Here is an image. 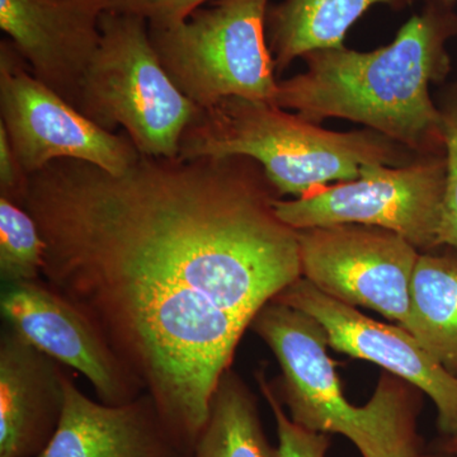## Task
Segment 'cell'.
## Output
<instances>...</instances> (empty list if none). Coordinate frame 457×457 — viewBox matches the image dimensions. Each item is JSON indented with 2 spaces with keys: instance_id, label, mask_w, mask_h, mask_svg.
<instances>
[{
  "instance_id": "44dd1931",
  "label": "cell",
  "mask_w": 457,
  "mask_h": 457,
  "mask_svg": "<svg viewBox=\"0 0 457 457\" xmlns=\"http://www.w3.org/2000/svg\"><path fill=\"white\" fill-rule=\"evenodd\" d=\"M209 0H111L110 11L135 14L149 23H173L187 20Z\"/></svg>"
},
{
  "instance_id": "cb8c5ba5",
  "label": "cell",
  "mask_w": 457,
  "mask_h": 457,
  "mask_svg": "<svg viewBox=\"0 0 457 457\" xmlns=\"http://www.w3.org/2000/svg\"><path fill=\"white\" fill-rule=\"evenodd\" d=\"M416 457H455V456H451V455H449V453H442V451H441L440 455H427V453H420V455H417Z\"/></svg>"
},
{
  "instance_id": "603a6c76",
  "label": "cell",
  "mask_w": 457,
  "mask_h": 457,
  "mask_svg": "<svg viewBox=\"0 0 457 457\" xmlns=\"http://www.w3.org/2000/svg\"><path fill=\"white\" fill-rule=\"evenodd\" d=\"M442 453H449L451 456L457 457V437L446 438V441L442 444Z\"/></svg>"
},
{
  "instance_id": "7402d4cb",
  "label": "cell",
  "mask_w": 457,
  "mask_h": 457,
  "mask_svg": "<svg viewBox=\"0 0 457 457\" xmlns=\"http://www.w3.org/2000/svg\"><path fill=\"white\" fill-rule=\"evenodd\" d=\"M29 179L12 146L4 125L0 123V197L22 206Z\"/></svg>"
},
{
  "instance_id": "ac0fdd59",
  "label": "cell",
  "mask_w": 457,
  "mask_h": 457,
  "mask_svg": "<svg viewBox=\"0 0 457 457\" xmlns=\"http://www.w3.org/2000/svg\"><path fill=\"white\" fill-rule=\"evenodd\" d=\"M45 242L25 207L0 197V278L3 284L40 281Z\"/></svg>"
},
{
  "instance_id": "5b68a950",
  "label": "cell",
  "mask_w": 457,
  "mask_h": 457,
  "mask_svg": "<svg viewBox=\"0 0 457 457\" xmlns=\"http://www.w3.org/2000/svg\"><path fill=\"white\" fill-rule=\"evenodd\" d=\"M102 40L84 78L79 111L99 128H122L140 154L177 158L183 132L200 111L165 71L149 23L108 11Z\"/></svg>"
},
{
  "instance_id": "7c38bea8",
  "label": "cell",
  "mask_w": 457,
  "mask_h": 457,
  "mask_svg": "<svg viewBox=\"0 0 457 457\" xmlns=\"http://www.w3.org/2000/svg\"><path fill=\"white\" fill-rule=\"evenodd\" d=\"M111 0H0V29L36 79L79 111Z\"/></svg>"
},
{
  "instance_id": "2e32d148",
  "label": "cell",
  "mask_w": 457,
  "mask_h": 457,
  "mask_svg": "<svg viewBox=\"0 0 457 457\" xmlns=\"http://www.w3.org/2000/svg\"><path fill=\"white\" fill-rule=\"evenodd\" d=\"M405 329L457 376V257L420 254Z\"/></svg>"
},
{
  "instance_id": "3957f363",
  "label": "cell",
  "mask_w": 457,
  "mask_h": 457,
  "mask_svg": "<svg viewBox=\"0 0 457 457\" xmlns=\"http://www.w3.org/2000/svg\"><path fill=\"white\" fill-rule=\"evenodd\" d=\"M420 155L370 129L330 131L270 102L228 97L200 108L177 158L246 156L262 165L279 196L300 198L356 179L363 165L398 167Z\"/></svg>"
},
{
  "instance_id": "4fadbf2b",
  "label": "cell",
  "mask_w": 457,
  "mask_h": 457,
  "mask_svg": "<svg viewBox=\"0 0 457 457\" xmlns=\"http://www.w3.org/2000/svg\"><path fill=\"white\" fill-rule=\"evenodd\" d=\"M62 420L36 457H189L147 393L123 405L90 399L64 376Z\"/></svg>"
},
{
  "instance_id": "52a82bcc",
  "label": "cell",
  "mask_w": 457,
  "mask_h": 457,
  "mask_svg": "<svg viewBox=\"0 0 457 457\" xmlns=\"http://www.w3.org/2000/svg\"><path fill=\"white\" fill-rule=\"evenodd\" d=\"M446 185L444 154H422L405 165L366 164L356 179L295 200L275 201L279 220L295 230L360 224L394 231L418 251L440 245Z\"/></svg>"
},
{
  "instance_id": "e0dca14e",
  "label": "cell",
  "mask_w": 457,
  "mask_h": 457,
  "mask_svg": "<svg viewBox=\"0 0 457 457\" xmlns=\"http://www.w3.org/2000/svg\"><path fill=\"white\" fill-rule=\"evenodd\" d=\"M189 457H278L267 440L257 403L234 372L222 375L209 420Z\"/></svg>"
},
{
  "instance_id": "5bb4252c",
  "label": "cell",
  "mask_w": 457,
  "mask_h": 457,
  "mask_svg": "<svg viewBox=\"0 0 457 457\" xmlns=\"http://www.w3.org/2000/svg\"><path fill=\"white\" fill-rule=\"evenodd\" d=\"M60 363L5 324L0 337V457H36L64 411Z\"/></svg>"
},
{
  "instance_id": "6da1fadb",
  "label": "cell",
  "mask_w": 457,
  "mask_h": 457,
  "mask_svg": "<svg viewBox=\"0 0 457 457\" xmlns=\"http://www.w3.org/2000/svg\"><path fill=\"white\" fill-rule=\"evenodd\" d=\"M246 156L140 158L112 174L75 159L31 174L22 206L44 282L82 312L194 449L258 312L303 278L297 231Z\"/></svg>"
},
{
  "instance_id": "277c9868",
  "label": "cell",
  "mask_w": 457,
  "mask_h": 457,
  "mask_svg": "<svg viewBox=\"0 0 457 457\" xmlns=\"http://www.w3.org/2000/svg\"><path fill=\"white\" fill-rule=\"evenodd\" d=\"M252 326L281 366L282 394L294 423L345 436L363 457L420 455L416 404L399 381L383 376L368 404L357 407L342 392L326 330L315 319L272 300Z\"/></svg>"
},
{
  "instance_id": "9a60e30c",
  "label": "cell",
  "mask_w": 457,
  "mask_h": 457,
  "mask_svg": "<svg viewBox=\"0 0 457 457\" xmlns=\"http://www.w3.org/2000/svg\"><path fill=\"white\" fill-rule=\"evenodd\" d=\"M417 0H281L270 4L266 16L267 41L276 74L284 73L297 57L318 50L345 46L348 29L376 4L394 11L411 7Z\"/></svg>"
},
{
  "instance_id": "30bf717a",
  "label": "cell",
  "mask_w": 457,
  "mask_h": 457,
  "mask_svg": "<svg viewBox=\"0 0 457 457\" xmlns=\"http://www.w3.org/2000/svg\"><path fill=\"white\" fill-rule=\"evenodd\" d=\"M273 300L315 319L336 351L374 362L425 392L437 408L438 429L447 438L457 437V376L447 371L407 329L365 317L303 278Z\"/></svg>"
},
{
  "instance_id": "9c48e42d",
  "label": "cell",
  "mask_w": 457,
  "mask_h": 457,
  "mask_svg": "<svg viewBox=\"0 0 457 457\" xmlns=\"http://www.w3.org/2000/svg\"><path fill=\"white\" fill-rule=\"evenodd\" d=\"M297 231L303 278L321 293L380 312L407 327L409 294L420 253L394 231L360 224Z\"/></svg>"
},
{
  "instance_id": "7a4b0ae2",
  "label": "cell",
  "mask_w": 457,
  "mask_h": 457,
  "mask_svg": "<svg viewBox=\"0 0 457 457\" xmlns=\"http://www.w3.org/2000/svg\"><path fill=\"white\" fill-rule=\"evenodd\" d=\"M456 35L453 7L425 0L386 46L303 56L305 71L278 83L275 104L315 123L330 117L362 123L416 154H444L441 111L429 84L449 75L447 42Z\"/></svg>"
},
{
  "instance_id": "ba28073f",
  "label": "cell",
  "mask_w": 457,
  "mask_h": 457,
  "mask_svg": "<svg viewBox=\"0 0 457 457\" xmlns=\"http://www.w3.org/2000/svg\"><path fill=\"white\" fill-rule=\"evenodd\" d=\"M0 123L29 176L59 159L121 174L140 158L128 135L99 128L36 79L9 38L0 42Z\"/></svg>"
},
{
  "instance_id": "ffe728a7",
  "label": "cell",
  "mask_w": 457,
  "mask_h": 457,
  "mask_svg": "<svg viewBox=\"0 0 457 457\" xmlns=\"http://www.w3.org/2000/svg\"><path fill=\"white\" fill-rule=\"evenodd\" d=\"M257 380L275 417L278 437V457H327L330 445L328 435L308 431L294 423L285 413L284 407L272 387L263 378V374H258Z\"/></svg>"
},
{
  "instance_id": "8fae6325",
  "label": "cell",
  "mask_w": 457,
  "mask_h": 457,
  "mask_svg": "<svg viewBox=\"0 0 457 457\" xmlns=\"http://www.w3.org/2000/svg\"><path fill=\"white\" fill-rule=\"evenodd\" d=\"M0 309L26 341L82 374L104 404H128L145 393L92 321L41 279L4 285Z\"/></svg>"
},
{
  "instance_id": "d4e9b609",
  "label": "cell",
  "mask_w": 457,
  "mask_h": 457,
  "mask_svg": "<svg viewBox=\"0 0 457 457\" xmlns=\"http://www.w3.org/2000/svg\"><path fill=\"white\" fill-rule=\"evenodd\" d=\"M437 2H440L445 5H449V7H455L457 0H437Z\"/></svg>"
},
{
  "instance_id": "d6986e66",
  "label": "cell",
  "mask_w": 457,
  "mask_h": 457,
  "mask_svg": "<svg viewBox=\"0 0 457 457\" xmlns=\"http://www.w3.org/2000/svg\"><path fill=\"white\" fill-rule=\"evenodd\" d=\"M442 135L446 158V185L440 228V245L457 249V86L441 102Z\"/></svg>"
},
{
  "instance_id": "8992f818",
  "label": "cell",
  "mask_w": 457,
  "mask_h": 457,
  "mask_svg": "<svg viewBox=\"0 0 457 457\" xmlns=\"http://www.w3.org/2000/svg\"><path fill=\"white\" fill-rule=\"evenodd\" d=\"M270 0H215L185 21L149 23L162 65L196 106L240 97L275 104V62L266 33Z\"/></svg>"
}]
</instances>
